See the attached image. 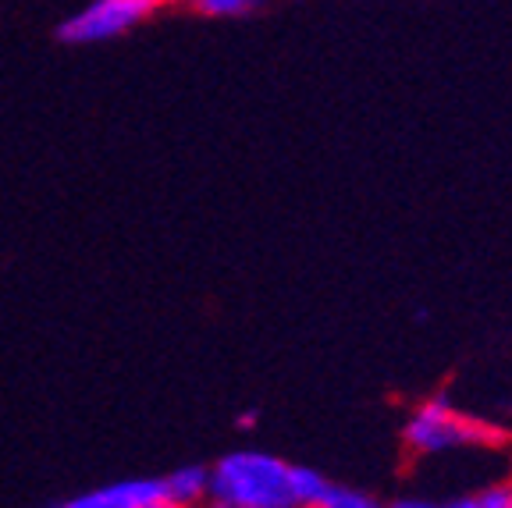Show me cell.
Instances as JSON below:
<instances>
[{
    "mask_svg": "<svg viewBox=\"0 0 512 508\" xmlns=\"http://www.w3.org/2000/svg\"><path fill=\"white\" fill-rule=\"evenodd\" d=\"M285 459L271 452H228L210 466V498L242 508H296Z\"/></svg>",
    "mask_w": 512,
    "mask_h": 508,
    "instance_id": "obj_1",
    "label": "cell"
},
{
    "mask_svg": "<svg viewBox=\"0 0 512 508\" xmlns=\"http://www.w3.org/2000/svg\"><path fill=\"white\" fill-rule=\"evenodd\" d=\"M402 441L413 455H438L452 452V448H491L502 445L505 434L491 427L488 420H477L470 413H459L448 398H427L424 405H416L409 416Z\"/></svg>",
    "mask_w": 512,
    "mask_h": 508,
    "instance_id": "obj_2",
    "label": "cell"
},
{
    "mask_svg": "<svg viewBox=\"0 0 512 508\" xmlns=\"http://www.w3.org/2000/svg\"><path fill=\"white\" fill-rule=\"evenodd\" d=\"M153 11L150 0H89L61 25L64 43H107L146 22Z\"/></svg>",
    "mask_w": 512,
    "mask_h": 508,
    "instance_id": "obj_3",
    "label": "cell"
},
{
    "mask_svg": "<svg viewBox=\"0 0 512 508\" xmlns=\"http://www.w3.org/2000/svg\"><path fill=\"white\" fill-rule=\"evenodd\" d=\"M160 480H118L100 491L79 494V498L64 501L61 508H143L153 498H160Z\"/></svg>",
    "mask_w": 512,
    "mask_h": 508,
    "instance_id": "obj_4",
    "label": "cell"
},
{
    "mask_svg": "<svg viewBox=\"0 0 512 508\" xmlns=\"http://www.w3.org/2000/svg\"><path fill=\"white\" fill-rule=\"evenodd\" d=\"M164 498L178 501V505L200 508L203 501H210V469L207 466H178L175 473L160 480Z\"/></svg>",
    "mask_w": 512,
    "mask_h": 508,
    "instance_id": "obj_5",
    "label": "cell"
},
{
    "mask_svg": "<svg viewBox=\"0 0 512 508\" xmlns=\"http://www.w3.org/2000/svg\"><path fill=\"white\" fill-rule=\"evenodd\" d=\"M288 487H292V505L296 508H320V501L328 498L331 480L310 466H292L288 473Z\"/></svg>",
    "mask_w": 512,
    "mask_h": 508,
    "instance_id": "obj_6",
    "label": "cell"
},
{
    "mask_svg": "<svg viewBox=\"0 0 512 508\" xmlns=\"http://www.w3.org/2000/svg\"><path fill=\"white\" fill-rule=\"evenodd\" d=\"M445 508H512V484L502 480V484H491L484 491L470 494V498H459Z\"/></svg>",
    "mask_w": 512,
    "mask_h": 508,
    "instance_id": "obj_7",
    "label": "cell"
},
{
    "mask_svg": "<svg viewBox=\"0 0 512 508\" xmlns=\"http://www.w3.org/2000/svg\"><path fill=\"white\" fill-rule=\"evenodd\" d=\"M189 4L207 18H242L253 15L264 0H189Z\"/></svg>",
    "mask_w": 512,
    "mask_h": 508,
    "instance_id": "obj_8",
    "label": "cell"
},
{
    "mask_svg": "<svg viewBox=\"0 0 512 508\" xmlns=\"http://www.w3.org/2000/svg\"><path fill=\"white\" fill-rule=\"evenodd\" d=\"M320 508H381V501L370 498L367 491H356V487H338V484H331L328 498L320 501Z\"/></svg>",
    "mask_w": 512,
    "mask_h": 508,
    "instance_id": "obj_9",
    "label": "cell"
},
{
    "mask_svg": "<svg viewBox=\"0 0 512 508\" xmlns=\"http://www.w3.org/2000/svg\"><path fill=\"white\" fill-rule=\"evenodd\" d=\"M381 508H441V505L424 501V498H399V501H392V505H381Z\"/></svg>",
    "mask_w": 512,
    "mask_h": 508,
    "instance_id": "obj_10",
    "label": "cell"
},
{
    "mask_svg": "<svg viewBox=\"0 0 512 508\" xmlns=\"http://www.w3.org/2000/svg\"><path fill=\"white\" fill-rule=\"evenodd\" d=\"M143 508H189V505H178V501H171V498H164V494H160V498H153L150 505H143Z\"/></svg>",
    "mask_w": 512,
    "mask_h": 508,
    "instance_id": "obj_11",
    "label": "cell"
},
{
    "mask_svg": "<svg viewBox=\"0 0 512 508\" xmlns=\"http://www.w3.org/2000/svg\"><path fill=\"white\" fill-rule=\"evenodd\" d=\"M256 420H260V416H256V413H242L235 423H239V430H253V427H256Z\"/></svg>",
    "mask_w": 512,
    "mask_h": 508,
    "instance_id": "obj_12",
    "label": "cell"
},
{
    "mask_svg": "<svg viewBox=\"0 0 512 508\" xmlns=\"http://www.w3.org/2000/svg\"><path fill=\"white\" fill-rule=\"evenodd\" d=\"M200 508H242V505H228V501H214V498H210V501H203Z\"/></svg>",
    "mask_w": 512,
    "mask_h": 508,
    "instance_id": "obj_13",
    "label": "cell"
},
{
    "mask_svg": "<svg viewBox=\"0 0 512 508\" xmlns=\"http://www.w3.org/2000/svg\"><path fill=\"white\" fill-rule=\"evenodd\" d=\"M153 8H160V4H178V0H150Z\"/></svg>",
    "mask_w": 512,
    "mask_h": 508,
    "instance_id": "obj_14",
    "label": "cell"
},
{
    "mask_svg": "<svg viewBox=\"0 0 512 508\" xmlns=\"http://www.w3.org/2000/svg\"><path fill=\"white\" fill-rule=\"evenodd\" d=\"M509 484H512V480H509Z\"/></svg>",
    "mask_w": 512,
    "mask_h": 508,
    "instance_id": "obj_15",
    "label": "cell"
}]
</instances>
